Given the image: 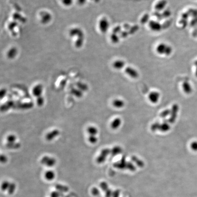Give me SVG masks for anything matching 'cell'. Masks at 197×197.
Here are the masks:
<instances>
[{
  "label": "cell",
  "mask_w": 197,
  "mask_h": 197,
  "mask_svg": "<svg viewBox=\"0 0 197 197\" xmlns=\"http://www.w3.org/2000/svg\"><path fill=\"white\" fill-rule=\"evenodd\" d=\"M37 103L39 106H42L44 103V99L42 96L39 97L37 99Z\"/></svg>",
  "instance_id": "cell-30"
},
{
  "label": "cell",
  "mask_w": 197,
  "mask_h": 197,
  "mask_svg": "<svg viewBox=\"0 0 197 197\" xmlns=\"http://www.w3.org/2000/svg\"><path fill=\"white\" fill-rule=\"evenodd\" d=\"M62 3L65 7H70L73 4V0H62Z\"/></svg>",
  "instance_id": "cell-33"
},
{
  "label": "cell",
  "mask_w": 197,
  "mask_h": 197,
  "mask_svg": "<svg viewBox=\"0 0 197 197\" xmlns=\"http://www.w3.org/2000/svg\"><path fill=\"white\" fill-rule=\"evenodd\" d=\"M87 132L90 136H96L98 133V130L96 127L90 126L87 128Z\"/></svg>",
  "instance_id": "cell-18"
},
{
  "label": "cell",
  "mask_w": 197,
  "mask_h": 197,
  "mask_svg": "<svg viewBox=\"0 0 197 197\" xmlns=\"http://www.w3.org/2000/svg\"><path fill=\"white\" fill-rule=\"evenodd\" d=\"M111 150L109 148H105L101 151V154L98 156L96 159L97 162L98 163H104L106 159V157L110 153Z\"/></svg>",
  "instance_id": "cell-5"
},
{
  "label": "cell",
  "mask_w": 197,
  "mask_h": 197,
  "mask_svg": "<svg viewBox=\"0 0 197 197\" xmlns=\"http://www.w3.org/2000/svg\"><path fill=\"white\" fill-rule=\"evenodd\" d=\"M16 185L13 183H10V186L9 187L8 189V193L9 194H12L14 193L15 191V189H16Z\"/></svg>",
  "instance_id": "cell-27"
},
{
  "label": "cell",
  "mask_w": 197,
  "mask_h": 197,
  "mask_svg": "<svg viewBox=\"0 0 197 197\" xmlns=\"http://www.w3.org/2000/svg\"><path fill=\"white\" fill-rule=\"evenodd\" d=\"M99 27L100 31L103 33L106 32L109 27V23L106 18H102L99 21Z\"/></svg>",
  "instance_id": "cell-6"
},
{
  "label": "cell",
  "mask_w": 197,
  "mask_h": 197,
  "mask_svg": "<svg viewBox=\"0 0 197 197\" xmlns=\"http://www.w3.org/2000/svg\"><path fill=\"white\" fill-rule=\"evenodd\" d=\"M149 25L150 28L154 31H159L162 28L161 25L159 23H158V21H150Z\"/></svg>",
  "instance_id": "cell-11"
},
{
  "label": "cell",
  "mask_w": 197,
  "mask_h": 197,
  "mask_svg": "<svg viewBox=\"0 0 197 197\" xmlns=\"http://www.w3.org/2000/svg\"><path fill=\"white\" fill-rule=\"evenodd\" d=\"M170 129V125H169V124H168L167 122H164L162 124H160L158 130L163 132H166L169 131Z\"/></svg>",
  "instance_id": "cell-14"
},
{
  "label": "cell",
  "mask_w": 197,
  "mask_h": 197,
  "mask_svg": "<svg viewBox=\"0 0 197 197\" xmlns=\"http://www.w3.org/2000/svg\"><path fill=\"white\" fill-rule=\"evenodd\" d=\"M70 36L73 35H77V37L75 42V45L76 47L80 48L82 46L84 42L85 35L81 29L79 28H74L70 31Z\"/></svg>",
  "instance_id": "cell-1"
},
{
  "label": "cell",
  "mask_w": 197,
  "mask_h": 197,
  "mask_svg": "<svg viewBox=\"0 0 197 197\" xmlns=\"http://www.w3.org/2000/svg\"><path fill=\"white\" fill-rule=\"evenodd\" d=\"M125 72L132 78H137L139 76L138 72L135 69H133V68L127 67L125 69Z\"/></svg>",
  "instance_id": "cell-9"
},
{
  "label": "cell",
  "mask_w": 197,
  "mask_h": 197,
  "mask_svg": "<svg viewBox=\"0 0 197 197\" xmlns=\"http://www.w3.org/2000/svg\"><path fill=\"white\" fill-rule=\"evenodd\" d=\"M17 137L15 135L11 134L8 136L7 137V141L9 143H16Z\"/></svg>",
  "instance_id": "cell-24"
},
{
  "label": "cell",
  "mask_w": 197,
  "mask_h": 197,
  "mask_svg": "<svg viewBox=\"0 0 197 197\" xmlns=\"http://www.w3.org/2000/svg\"><path fill=\"white\" fill-rule=\"evenodd\" d=\"M160 125V124L159 122H156V123L153 124L151 125V127L152 131V132H155L156 130H158Z\"/></svg>",
  "instance_id": "cell-32"
},
{
  "label": "cell",
  "mask_w": 197,
  "mask_h": 197,
  "mask_svg": "<svg viewBox=\"0 0 197 197\" xmlns=\"http://www.w3.org/2000/svg\"><path fill=\"white\" fill-rule=\"evenodd\" d=\"M41 23L43 24H47L51 20V15L47 12H43L41 14Z\"/></svg>",
  "instance_id": "cell-12"
},
{
  "label": "cell",
  "mask_w": 197,
  "mask_h": 197,
  "mask_svg": "<svg viewBox=\"0 0 197 197\" xmlns=\"http://www.w3.org/2000/svg\"><path fill=\"white\" fill-rule=\"evenodd\" d=\"M191 147L194 151H197V142L194 141L191 144Z\"/></svg>",
  "instance_id": "cell-34"
},
{
  "label": "cell",
  "mask_w": 197,
  "mask_h": 197,
  "mask_svg": "<svg viewBox=\"0 0 197 197\" xmlns=\"http://www.w3.org/2000/svg\"><path fill=\"white\" fill-rule=\"evenodd\" d=\"M43 86L41 84H38L35 86L32 89V94L36 97L42 96L43 92Z\"/></svg>",
  "instance_id": "cell-7"
},
{
  "label": "cell",
  "mask_w": 197,
  "mask_h": 197,
  "mask_svg": "<svg viewBox=\"0 0 197 197\" xmlns=\"http://www.w3.org/2000/svg\"><path fill=\"white\" fill-rule=\"evenodd\" d=\"M113 105L117 108H121L125 105L124 101L120 99H116L113 101Z\"/></svg>",
  "instance_id": "cell-16"
},
{
  "label": "cell",
  "mask_w": 197,
  "mask_h": 197,
  "mask_svg": "<svg viewBox=\"0 0 197 197\" xmlns=\"http://www.w3.org/2000/svg\"><path fill=\"white\" fill-rule=\"evenodd\" d=\"M111 38H112V41L114 42V43H116V42H118V41H119V39H118V37L115 34L112 35Z\"/></svg>",
  "instance_id": "cell-35"
},
{
  "label": "cell",
  "mask_w": 197,
  "mask_h": 197,
  "mask_svg": "<svg viewBox=\"0 0 197 197\" xmlns=\"http://www.w3.org/2000/svg\"><path fill=\"white\" fill-rule=\"evenodd\" d=\"M64 197L63 193L59 191H54L51 194L50 197Z\"/></svg>",
  "instance_id": "cell-29"
},
{
  "label": "cell",
  "mask_w": 197,
  "mask_h": 197,
  "mask_svg": "<svg viewBox=\"0 0 197 197\" xmlns=\"http://www.w3.org/2000/svg\"><path fill=\"white\" fill-rule=\"evenodd\" d=\"M79 3L80 5H83L85 3L86 0H78Z\"/></svg>",
  "instance_id": "cell-38"
},
{
  "label": "cell",
  "mask_w": 197,
  "mask_h": 197,
  "mask_svg": "<svg viewBox=\"0 0 197 197\" xmlns=\"http://www.w3.org/2000/svg\"><path fill=\"white\" fill-rule=\"evenodd\" d=\"M45 177L47 180L51 181L53 180L55 177L54 172L52 170H48L45 174Z\"/></svg>",
  "instance_id": "cell-20"
},
{
  "label": "cell",
  "mask_w": 197,
  "mask_h": 197,
  "mask_svg": "<svg viewBox=\"0 0 197 197\" xmlns=\"http://www.w3.org/2000/svg\"><path fill=\"white\" fill-rule=\"evenodd\" d=\"M122 148L120 146H116V147H114L111 150L110 153L113 156H116L121 153L122 152Z\"/></svg>",
  "instance_id": "cell-21"
},
{
  "label": "cell",
  "mask_w": 197,
  "mask_h": 197,
  "mask_svg": "<svg viewBox=\"0 0 197 197\" xmlns=\"http://www.w3.org/2000/svg\"><path fill=\"white\" fill-rule=\"evenodd\" d=\"M156 52L160 54H165L168 56L172 52V48L170 46L162 43L158 45L156 48Z\"/></svg>",
  "instance_id": "cell-2"
},
{
  "label": "cell",
  "mask_w": 197,
  "mask_h": 197,
  "mask_svg": "<svg viewBox=\"0 0 197 197\" xmlns=\"http://www.w3.org/2000/svg\"><path fill=\"white\" fill-rule=\"evenodd\" d=\"M7 160H8V159L5 156L1 155V163H6L7 162Z\"/></svg>",
  "instance_id": "cell-36"
},
{
  "label": "cell",
  "mask_w": 197,
  "mask_h": 197,
  "mask_svg": "<svg viewBox=\"0 0 197 197\" xmlns=\"http://www.w3.org/2000/svg\"><path fill=\"white\" fill-rule=\"evenodd\" d=\"M59 131L57 129H55L53 130L49 133H48L46 136V139L48 141L53 140L54 138H56L57 136L59 135Z\"/></svg>",
  "instance_id": "cell-10"
},
{
  "label": "cell",
  "mask_w": 197,
  "mask_h": 197,
  "mask_svg": "<svg viewBox=\"0 0 197 197\" xmlns=\"http://www.w3.org/2000/svg\"><path fill=\"white\" fill-rule=\"evenodd\" d=\"M7 147L10 149H17L20 147V144L19 143H8L7 144Z\"/></svg>",
  "instance_id": "cell-25"
},
{
  "label": "cell",
  "mask_w": 197,
  "mask_h": 197,
  "mask_svg": "<svg viewBox=\"0 0 197 197\" xmlns=\"http://www.w3.org/2000/svg\"><path fill=\"white\" fill-rule=\"evenodd\" d=\"M56 163L55 159L47 156H43L41 160V163L42 164L46 165L49 167H52L54 166L56 164Z\"/></svg>",
  "instance_id": "cell-4"
},
{
  "label": "cell",
  "mask_w": 197,
  "mask_h": 197,
  "mask_svg": "<svg viewBox=\"0 0 197 197\" xmlns=\"http://www.w3.org/2000/svg\"><path fill=\"white\" fill-rule=\"evenodd\" d=\"M55 188L58 191L61 193H66L69 190V188L66 186L63 185L61 184H57L55 186Z\"/></svg>",
  "instance_id": "cell-19"
},
{
  "label": "cell",
  "mask_w": 197,
  "mask_h": 197,
  "mask_svg": "<svg viewBox=\"0 0 197 197\" xmlns=\"http://www.w3.org/2000/svg\"><path fill=\"white\" fill-rule=\"evenodd\" d=\"M88 141L92 144L96 143L98 141V138L96 136H89Z\"/></svg>",
  "instance_id": "cell-26"
},
{
  "label": "cell",
  "mask_w": 197,
  "mask_h": 197,
  "mask_svg": "<svg viewBox=\"0 0 197 197\" xmlns=\"http://www.w3.org/2000/svg\"><path fill=\"white\" fill-rule=\"evenodd\" d=\"M160 96V94L159 92L157 91H153L149 94L148 95V99L152 103L156 104V103H158V101Z\"/></svg>",
  "instance_id": "cell-8"
},
{
  "label": "cell",
  "mask_w": 197,
  "mask_h": 197,
  "mask_svg": "<svg viewBox=\"0 0 197 197\" xmlns=\"http://www.w3.org/2000/svg\"><path fill=\"white\" fill-rule=\"evenodd\" d=\"M171 114V110H170L167 109L166 110L163 111L161 114H160V117L163 118H165L167 116L170 115Z\"/></svg>",
  "instance_id": "cell-28"
},
{
  "label": "cell",
  "mask_w": 197,
  "mask_h": 197,
  "mask_svg": "<svg viewBox=\"0 0 197 197\" xmlns=\"http://www.w3.org/2000/svg\"><path fill=\"white\" fill-rule=\"evenodd\" d=\"M99 193V191L96 188H93L92 190V193L93 195H97Z\"/></svg>",
  "instance_id": "cell-37"
},
{
  "label": "cell",
  "mask_w": 197,
  "mask_h": 197,
  "mask_svg": "<svg viewBox=\"0 0 197 197\" xmlns=\"http://www.w3.org/2000/svg\"><path fill=\"white\" fill-rule=\"evenodd\" d=\"M17 53H18V52H17L16 48H10L8 51V54H7L8 57L10 59H14L17 56Z\"/></svg>",
  "instance_id": "cell-15"
},
{
  "label": "cell",
  "mask_w": 197,
  "mask_h": 197,
  "mask_svg": "<svg viewBox=\"0 0 197 197\" xmlns=\"http://www.w3.org/2000/svg\"><path fill=\"white\" fill-rule=\"evenodd\" d=\"M167 4V1L165 0H162L159 1L157 4L155 6V8L157 10H163V9L165 8Z\"/></svg>",
  "instance_id": "cell-23"
},
{
  "label": "cell",
  "mask_w": 197,
  "mask_h": 197,
  "mask_svg": "<svg viewBox=\"0 0 197 197\" xmlns=\"http://www.w3.org/2000/svg\"><path fill=\"white\" fill-rule=\"evenodd\" d=\"M114 68L117 70H120L123 68L125 65V63L124 61L121 60H118L114 62L113 64Z\"/></svg>",
  "instance_id": "cell-17"
},
{
  "label": "cell",
  "mask_w": 197,
  "mask_h": 197,
  "mask_svg": "<svg viewBox=\"0 0 197 197\" xmlns=\"http://www.w3.org/2000/svg\"><path fill=\"white\" fill-rule=\"evenodd\" d=\"M10 183L8 181H5L1 185V189L4 191L8 190L9 187L10 186Z\"/></svg>",
  "instance_id": "cell-31"
},
{
  "label": "cell",
  "mask_w": 197,
  "mask_h": 197,
  "mask_svg": "<svg viewBox=\"0 0 197 197\" xmlns=\"http://www.w3.org/2000/svg\"><path fill=\"white\" fill-rule=\"evenodd\" d=\"M121 120L120 118H116L112 121L110 127L113 130H116L121 126Z\"/></svg>",
  "instance_id": "cell-13"
},
{
  "label": "cell",
  "mask_w": 197,
  "mask_h": 197,
  "mask_svg": "<svg viewBox=\"0 0 197 197\" xmlns=\"http://www.w3.org/2000/svg\"><path fill=\"white\" fill-rule=\"evenodd\" d=\"M183 90L186 93L190 94L192 92V88L191 87L189 84L187 82L183 83Z\"/></svg>",
  "instance_id": "cell-22"
},
{
  "label": "cell",
  "mask_w": 197,
  "mask_h": 197,
  "mask_svg": "<svg viewBox=\"0 0 197 197\" xmlns=\"http://www.w3.org/2000/svg\"><path fill=\"white\" fill-rule=\"evenodd\" d=\"M178 110H179V107L177 104H174V105H172V108L171 110L170 117L168 119V122L172 124L176 121Z\"/></svg>",
  "instance_id": "cell-3"
}]
</instances>
